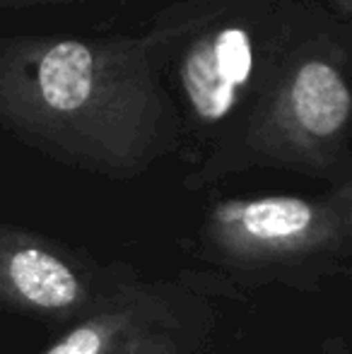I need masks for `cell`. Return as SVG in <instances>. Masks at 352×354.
<instances>
[{"mask_svg": "<svg viewBox=\"0 0 352 354\" xmlns=\"http://www.w3.org/2000/svg\"><path fill=\"white\" fill-rule=\"evenodd\" d=\"M0 131L75 171L133 181L183 149L142 34L0 37Z\"/></svg>", "mask_w": 352, "mask_h": 354, "instance_id": "cell-1", "label": "cell"}, {"mask_svg": "<svg viewBox=\"0 0 352 354\" xmlns=\"http://www.w3.org/2000/svg\"><path fill=\"white\" fill-rule=\"evenodd\" d=\"M333 22L321 0H172L157 10L142 37L178 109L191 164Z\"/></svg>", "mask_w": 352, "mask_h": 354, "instance_id": "cell-2", "label": "cell"}, {"mask_svg": "<svg viewBox=\"0 0 352 354\" xmlns=\"http://www.w3.org/2000/svg\"><path fill=\"white\" fill-rule=\"evenodd\" d=\"M352 27L333 22L302 44L256 106L191 164L188 191L251 169H282L331 186L352 181Z\"/></svg>", "mask_w": 352, "mask_h": 354, "instance_id": "cell-3", "label": "cell"}, {"mask_svg": "<svg viewBox=\"0 0 352 354\" xmlns=\"http://www.w3.org/2000/svg\"><path fill=\"white\" fill-rule=\"evenodd\" d=\"M193 258L244 287L321 292L350 275L352 181L316 196L275 193L210 203L193 236Z\"/></svg>", "mask_w": 352, "mask_h": 354, "instance_id": "cell-4", "label": "cell"}, {"mask_svg": "<svg viewBox=\"0 0 352 354\" xmlns=\"http://www.w3.org/2000/svg\"><path fill=\"white\" fill-rule=\"evenodd\" d=\"M126 263H99L66 241L0 222V311L48 328H71L133 275Z\"/></svg>", "mask_w": 352, "mask_h": 354, "instance_id": "cell-5", "label": "cell"}, {"mask_svg": "<svg viewBox=\"0 0 352 354\" xmlns=\"http://www.w3.org/2000/svg\"><path fill=\"white\" fill-rule=\"evenodd\" d=\"M215 313L196 287L178 280H142L133 272L89 316L66 328L44 354H123L145 335Z\"/></svg>", "mask_w": 352, "mask_h": 354, "instance_id": "cell-6", "label": "cell"}, {"mask_svg": "<svg viewBox=\"0 0 352 354\" xmlns=\"http://www.w3.org/2000/svg\"><path fill=\"white\" fill-rule=\"evenodd\" d=\"M215 326L217 316L212 313V316L186 323V326L150 333L123 354H203L210 345Z\"/></svg>", "mask_w": 352, "mask_h": 354, "instance_id": "cell-7", "label": "cell"}, {"mask_svg": "<svg viewBox=\"0 0 352 354\" xmlns=\"http://www.w3.org/2000/svg\"><path fill=\"white\" fill-rule=\"evenodd\" d=\"M324 8L333 15L338 22L350 24L352 22V0H321Z\"/></svg>", "mask_w": 352, "mask_h": 354, "instance_id": "cell-8", "label": "cell"}, {"mask_svg": "<svg viewBox=\"0 0 352 354\" xmlns=\"http://www.w3.org/2000/svg\"><path fill=\"white\" fill-rule=\"evenodd\" d=\"M87 0H0V8H32V5H77Z\"/></svg>", "mask_w": 352, "mask_h": 354, "instance_id": "cell-9", "label": "cell"}]
</instances>
